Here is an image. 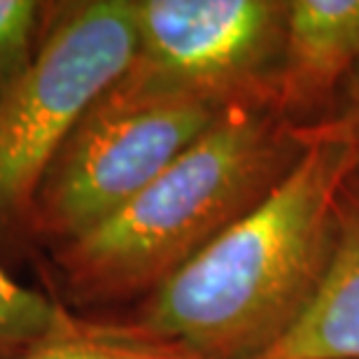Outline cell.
<instances>
[{
    "label": "cell",
    "mask_w": 359,
    "mask_h": 359,
    "mask_svg": "<svg viewBox=\"0 0 359 359\" xmlns=\"http://www.w3.org/2000/svg\"><path fill=\"white\" fill-rule=\"evenodd\" d=\"M359 173L346 114L306 124L287 175L203 252L140 301L124 329L201 359H255L290 332L332 262L339 212Z\"/></svg>",
    "instance_id": "6da1fadb"
},
{
    "label": "cell",
    "mask_w": 359,
    "mask_h": 359,
    "mask_svg": "<svg viewBox=\"0 0 359 359\" xmlns=\"http://www.w3.org/2000/svg\"><path fill=\"white\" fill-rule=\"evenodd\" d=\"M304 121L276 105H233L147 189L82 238L52 250L66 304L147 299L287 175Z\"/></svg>",
    "instance_id": "7a4b0ae2"
},
{
    "label": "cell",
    "mask_w": 359,
    "mask_h": 359,
    "mask_svg": "<svg viewBox=\"0 0 359 359\" xmlns=\"http://www.w3.org/2000/svg\"><path fill=\"white\" fill-rule=\"evenodd\" d=\"M135 0L47 3L33 66L0 98V229L24 231L49 163L135 54Z\"/></svg>",
    "instance_id": "3957f363"
},
{
    "label": "cell",
    "mask_w": 359,
    "mask_h": 359,
    "mask_svg": "<svg viewBox=\"0 0 359 359\" xmlns=\"http://www.w3.org/2000/svg\"><path fill=\"white\" fill-rule=\"evenodd\" d=\"M287 7L283 0H135V54L96 105H276Z\"/></svg>",
    "instance_id": "277c9868"
},
{
    "label": "cell",
    "mask_w": 359,
    "mask_h": 359,
    "mask_svg": "<svg viewBox=\"0 0 359 359\" xmlns=\"http://www.w3.org/2000/svg\"><path fill=\"white\" fill-rule=\"evenodd\" d=\"M224 112L208 103L93 105L42 175L21 233L52 250L82 238L147 189Z\"/></svg>",
    "instance_id": "5b68a950"
},
{
    "label": "cell",
    "mask_w": 359,
    "mask_h": 359,
    "mask_svg": "<svg viewBox=\"0 0 359 359\" xmlns=\"http://www.w3.org/2000/svg\"><path fill=\"white\" fill-rule=\"evenodd\" d=\"M357 66L359 0H290L276 80L280 114L297 121L320 110Z\"/></svg>",
    "instance_id": "8992f818"
},
{
    "label": "cell",
    "mask_w": 359,
    "mask_h": 359,
    "mask_svg": "<svg viewBox=\"0 0 359 359\" xmlns=\"http://www.w3.org/2000/svg\"><path fill=\"white\" fill-rule=\"evenodd\" d=\"M255 359H359V189L343 196L327 276L304 315Z\"/></svg>",
    "instance_id": "52a82bcc"
},
{
    "label": "cell",
    "mask_w": 359,
    "mask_h": 359,
    "mask_svg": "<svg viewBox=\"0 0 359 359\" xmlns=\"http://www.w3.org/2000/svg\"><path fill=\"white\" fill-rule=\"evenodd\" d=\"M82 325L49 294L17 283L0 269V359L21 357L28 350L61 339Z\"/></svg>",
    "instance_id": "ba28073f"
},
{
    "label": "cell",
    "mask_w": 359,
    "mask_h": 359,
    "mask_svg": "<svg viewBox=\"0 0 359 359\" xmlns=\"http://www.w3.org/2000/svg\"><path fill=\"white\" fill-rule=\"evenodd\" d=\"M14 359H201L191 350L133 334L124 327H105L82 320L61 339L28 350Z\"/></svg>",
    "instance_id": "9c48e42d"
},
{
    "label": "cell",
    "mask_w": 359,
    "mask_h": 359,
    "mask_svg": "<svg viewBox=\"0 0 359 359\" xmlns=\"http://www.w3.org/2000/svg\"><path fill=\"white\" fill-rule=\"evenodd\" d=\"M47 3L0 0V98L33 66L42 40Z\"/></svg>",
    "instance_id": "30bf717a"
},
{
    "label": "cell",
    "mask_w": 359,
    "mask_h": 359,
    "mask_svg": "<svg viewBox=\"0 0 359 359\" xmlns=\"http://www.w3.org/2000/svg\"><path fill=\"white\" fill-rule=\"evenodd\" d=\"M346 119L350 121V126H353L357 152H359V66L355 73L350 75V103H348Z\"/></svg>",
    "instance_id": "8fae6325"
}]
</instances>
